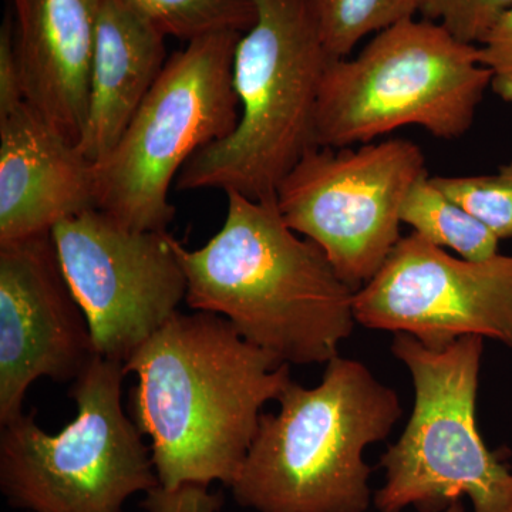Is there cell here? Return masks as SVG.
I'll list each match as a JSON object with an SVG mask.
<instances>
[{"label":"cell","instance_id":"6da1fadb","mask_svg":"<svg viewBox=\"0 0 512 512\" xmlns=\"http://www.w3.org/2000/svg\"><path fill=\"white\" fill-rule=\"evenodd\" d=\"M137 375L128 414L150 439L161 487L231 485L266 403L278 400L291 366L256 348L227 319L177 312L124 363Z\"/></svg>","mask_w":512,"mask_h":512},{"label":"cell","instance_id":"7a4b0ae2","mask_svg":"<svg viewBox=\"0 0 512 512\" xmlns=\"http://www.w3.org/2000/svg\"><path fill=\"white\" fill-rule=\"evenodd\" d=\"M224 225L198 249L175 239L185 302L227 319L285 365H326L355 329V289L328 256L288 227L278 202L228 192Z\"/></svg>","mask_w":512,"mask_h":512},{"label":"cell","instance_id":"3957f363","mask_svg":"<svg viewBox=\"0 0 512 512\" xmlns=\"http://www.w3.org/2000/svg\"><path fill=\"white\" fill-rule=\"evenodd\" d=\"M278 413H262L232 481L241 507L256 512H366L372 467L366 448L386 440L402 417L399 394L345 357L326 363L318 386L292 382Z\"/></svg>","mask_w":512,"mask_h":512},{"label":"cell","instance_id":"277c9868","mask_svg":"<svg viewBox=\"0 0 512 512\" xmlns=\"http://www.w3.org/2000/svg\"><path fill=\"white\" fill-rule=\"evenodd\" d=\"M256 22L239 37L232 84L239 121L227 138L184 165L175 190L237 192L274 200L286 175L316 147L320 83L330 62L309 0H254Z\"/></svg>","mask_w":512,"mask_h":512},{"label":"cell","instance_id":"5b68a950","mask_svg":"<svg viewBox=\"0 0 512 512\" xmlns=\"http://www.w3.org/2000/svg\"><path fill=\"white\" fill-rule=\"evenodd\" d=\"M491 79L478 46L439 23L403 20L376 33L359 55L330 60L320 83L316 147L373 143L409 126L456 140L473 127Z\"/></svg>","mask_w":512,"mask_h":512},{"label":"cell","instance_id":"8992f818","mask_svg":"<svg viewBox=\"0 0 512 512\" xmlns=\"http://www.w3.org/2000/svg\"><path fill=\"white\" fill-rule=\"evenodd\" d=\"M392 353L412 376L414 404L402 436L380 457L379 512H441L467 497L474 512H512V470L487 447L477 423L484 338L431 350L394 333Z\"/></svg>","mask_w":512,"mask_h":512},{"label":"cell","instance_id":"52a82bcc","mask_svg":"<svg viewBox=\"0 0 512 512\" xmlns=\"http://www.w3.org/2000/svg\"><path fill=\"white\" fill-rule=\"evenodd\" d=\"M124 365L99 355L74 379L76 417L49 434L36 412L3 424L0 491L28 512H123L160 485L151 448L121 402Z\"/></svg>","mask_w":512,"mask_h":512},{"label":"cell","instance_id":"ba28073f","mask_svg":"<svg viewBox=\"0 0 512 512\" xmlns=\"http://www.w3.org/2000/svg\"><path fill=\"white\" fill-rule=\"evenodd\" d=\"M242 33L191 40L165 64L119 143L96 165L97 210L134 231H167L170 188L190 158L239 121L232 84Z\"/></svg>","mask_w":512,"mask_h":512},{"label":"cell","instance_id":"9c48e42d","mask_svg":"<svg viewBox=\"0 0 512 512\" xmlns=\"http://www.w3.org/2000/svg\"><path fill=\"white\" fill-rule=\"evenodd\" d=\"M429 174L420 146L389 138L359 147H313L276 191L288 227L311 239L350 288H362L402 239V208Z\"/></svg>","mask_w":512,"mask_h":512},{"label":"cell","instance_id":"30bf717a","mask_svg":"<svg viewBox=\"0 0 512 512\" xmlns=\"http://www.w3.org/2000/svg\"><path fill=\"white\" fill-rule=\"evenodd\" d=\"M50 234L104 359L124 365L185 301L187 279L167 231H134L90 210Z\"/></svg>","mask_w":512,"mask_h":512},{"label":"cell","instance_id":"8fae6325","mask_svg":"<svg viewBox=\"0 0 512 512\" xmlns=\"http://www.w3.org/2000/svg\"><path fill=\"white\" fill-rule=\"evenodd\" d=\"M356 323L444 350L464 336L512 349V255L468 261L419 235L402 237L353 298Z\"/></svg>","mask_w":512,"mask_h":512},{"label":"cell","instance_id":"7c38bea8","mask_svg":"<svg viewBox=\"0 0 512 512\" xmlns=\"http://www.w3.org/2000/svg\"><path fill=\"white\" fill-rule=\"evenodd\" d=\"M96 356L52 234L0 245V426L36 380L79 377Z\"/></svg>","mask_w":512,"mask_h":512},{"label":"cell","instance_id":"4fadbf2b","mask_svg":"<svg viewBox=\"0 0 512 512\" xmlns=\"http://www.w3.org/2000/svg\"><path fill=\"white\" fill-rule=\"evenodd\" d=\"M97 210L96 165L28 104L0 120V245Z\"/></svg>","mask_w":512,"mask_h":512},{"label":"cell","instance_id":"5bb4252c","mask_svg":"<svg viewBox=\"0 0 512 512\" xmlns=\"http://www.w3.org/2000/svg\"><path fill=\"white\" fill-rule=\"evenodd\" d=\"M103 0H12L25 103L79 144Z\"/></svg>","mask_w":512,"mask_h":512},{"label":"cell","instance_id":"9a60e30c","mask_svg":"<svg viewBox=\"0 0 512 512\" xmlns=\"http://www.w3.org/2000/svg\"><path fill=\"white\" fill-rule=\"evenodd\" d=\"M167 36L124 0H103L79 150L94 165L116 144L168 62Z\"/></svg>","mask_w":512,"mask_h":512},{"label":"cell","instance_id":"2e32d148","mask_svg":"<svg viewBox=\"0 0 512 512\" xmlns=\"http://www.w3.org/2000/svg\"><path fill=\"white\" fill-rule=\"evenodd\" d=\"M402 222L434 247L453 249L468 261H485L500 254V239L440 191L429 174L417 180L407 194Z\"/></svg>","mask_w":512,"mask_h":512},{"label":"cell","instance_id":"e0dca14e","mask_svg":"<svg viewBox=\"0 0 512 512\" xmlns=\"http://www.w3.org/2000/svg\"><path fill=\"white\" fill-rule=\"evenodd\" d=\"M330 59H345L360 40L416 18L423 0H309Z\"/></svg>","mask_w":512,"mask_h":512},{"label":"cell","instance_id":"ac0fdd59","mask_svg":"<svg viewBox=\"0 0 512 512\" xmlns=\"http://www.w3.org/2000/svg\"><path fill=\"white\" fill-rule=\"evenodd\" d=\"M165 36L191 42L211 33H245L256 22L254 0H124Z\"/></svg>","mask_w":512,"mask_h":512},{"label":"cell","instance_id":"d6986e66","mask_svg":"<svg viewBox=\"0 0 512 512\" xmlns=\"http://www.w3.org/2000/svg\"><path fill=\"white\" fill-rule=\"evenodd\" d=\"M448 198L470 212L503 241L512 239V160L490 175L431 177Z\"/></svg>","mask_w":512,"mask_h":512},{"label":"cell","instance_id":"ffe728a7","mask_svg":"<svg viewBox=\"0 0 512 512\" xmlns=\"http://www.w3.org/2000/svg\"><path fill=\"white\" fill-rule=\"evenodd\" d=\"M512 0H423L420 15L467 45L480 46Z\"/></svg>","mask_w":512,"mask_h":512},{"label":"cell","instance_id":"44dd1931","mask_svg":"<svg viewBox=\"0 0 512 512\" xmlns=\"http://www.w3.org/2000/svg\"><path fill=\"white\" fill-rule=\"evenodd\" d=\"M480 62L493 73L491 89L512 106V8L495 22L478 46Z\"/></svg>","mask_w":512,"mask_h":512},{"label":"cell","instance_id":"7402d4cb","mask_svg":"<svg viewBox=\"0 0 512 512\" xmlns=\"http://www.w3.org/2000/svg\"><path fill=\"white\" fill-rule=\"evenodd\" d=\"M25 104L22 70L15 43V19L12 9H6L0 28V120Z\"/></svg>","mask_w":512,"mask_h":512},{"label":"cell","instance_id":"603a6c76","mask_svg":"<svg viewBox=\"0 0 512 512\" xmlns=\"http://www.w3.org/2000/svg\"><path fill=\"white\" fill-rule=\"evenodd\" d=\"M224 497L212 493L208 485L185 484L168 490L157 485L146 493V512H221Z\"/></svg>","mask_w":512,"mask_h":512},{"label":"cell","instance_id":"cb8c5ba5","mask_svg":"<svg viewBox=\"0 0 512 512\" xmlns=\"http://www.w3.org/2000/svg\"><path fill=\"white\" fill-rule=\"evenodd\" d=\"M441 512H466V508H464V504L460 501H456V503L448 505L446 510Z\"/></svg>","mask_w":512,"mask_h":512}]
</instances>
